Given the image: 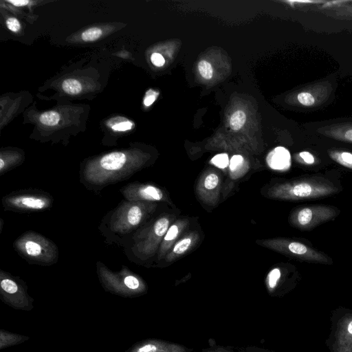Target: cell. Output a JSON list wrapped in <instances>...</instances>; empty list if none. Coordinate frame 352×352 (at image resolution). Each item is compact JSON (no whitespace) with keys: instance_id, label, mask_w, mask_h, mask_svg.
<instances>
[{"instance_id":"obj_2","label":"cell","mask_w":352,"mask_h":352,"mask_svg":"<svg viewBox=\"0 0 352 352\" xmlns=\"http://www.w3.org/2000/svg\"><path fill=\"white\" fill-rule=\"evenodd\" d=\"M155 208L154 202L125 200L107 214L100 230L107 239L124 245L141 230Z\"/></svg>"},{"instance_id":"obj_29","label":"cell","mask_w":352,"mask_h":352,"mask_svg":"<svg viewBox=\"0 0 352 352\" xmlns=\"http://www.w3.org/2000/svg\"><path fill=\"white\" fill-rule=\"evenodd\" d=\"M199 352H236L233 347L230 346H222L217 344H212L209 341V346L203 349Z\"/></svg>"},{"instance_id":"obj_11","label":"cell","mask_w":352,"mask_h":352,"mask_svg":"<svg viewBox=\"0 0 352 352\" xmlns=\"http://www.w3.org/2000/svg\"><path fill=\"white\" fill-rule=\"evenodd\" d=\"M340 210L331 206L310 205L296 208L289 217L291 224L301 230H309L335 219Z\"/></svg>"},{"instance_id":"obj_31","label":"cell","mask_w":352,"mask_h":352,"mask_svg":"<svg viewBox=\"0 0 352 352\" xmlns=\"http://www.w3.org/2000/svg\"><path fill=\"white\" fill-rule=\"evenodd\" d=\"M6 25L10 30L14 32H18L21 28L19 21L14 17L8 18L6 21Z\"/></svg>"},{"instance_id":"obj_33","label":"cell","mask_w":352,"mask_h":352,"mask_svg":"<svg viewBox=\"0 0 352 352\" xmlns=\"http://www.w3.org/2000/svg\"><path fill=\"white\" fill-rule=\"evenodd\" d=\"M151 60L157 67H162L165 63L164 58L159 53H153L151 56Z\"/></svg>"},{"instance_id":"obj_12","label":"cell","mask_w":352,"mask_h":352,"mask_svg":"<svg viewBox=\"0 0 352 352\" xmlns=\"http://www.w3.org/2000/svg\"><path fill=\"white\" fill-rule=\"evenodd\" d=\"M335 82L330 80H322L305 85L296 94L297 104L305 110H313L330 101Z\"/></svg>"},{"instance_id":"obj_13","label":"cell","mask_w":352,"mask_h":352,"mask_svg":"<svg viewBox=\"0 0 352 352\" xmlns=\"http://www.w3.org/2000/svg\"><path fill=\"white\" fill-rule=\"evenodd\" d=\"M120 192L127 201L155 202L166 201L164 191L150 184L134 182L122 187Z\"/></svg>"},{"instance_id":"obj_30","label":"cell","mask_w":352,"mask_h":352,"mask_svg":"<svg viewBox=\"0 0 352 352\" xmlns=\"http://www.w3.org/2000/svg\"><path fill=\"white\" fill-rule=\"evenodd\" d=\"M297 160L307 165L313 164L315 162V157L308 151H302L297 155Z\"/></svg>"},{"instance_id":"obj_35","label":"cell","mask_w":352,"mask_h":352,"mask_svg":"<svg viewBox=\"0 0 352 352\" xmlns=\"http://www.w3.org/2000/svg\"><path fill=\"white\" fill-rule=\"evenodd\" d=\"M155 100V96L153 95H148L144 100L146 106H150Z\"/></svg>"},{"instance_id":"obj_1","label":"cell","mask_w":352,"mask_h":352,"mask_svg":"<svg viewBox=\"0 0 352 352\" xmlns=\"http://www.w3.org/2000/svg\"><path fill=\"white\" fill-rule=\"evenodd\" d=\"M142 165L124 152H111L85 165L80 171V179L87 188L100 190L108 185L129 178Z\"/></svg>"},{"instance_id":"obj_10","label":"cell","mask_w":352,"mask_h":352,"mask_svg":"<svg viewBox=\"0 0 352 352\" xmlns=\"http://www.w3.org/2000/svg\"><path fill=\"white\" fill-rule=\"evenodd\" d=\"M311 135L328 141L352 144V118H338L305 123Z\"/></svg>"},{"instance_id":"obj_36","label":"cell","mask_w":352,"mask_h":352,"mask_svg":"<svg viewBox=\"0 0 352 352\" xmlns=\"http://www.w3.org/2000/svg\"><path fill=\"white\" fill-rule=\"evenodd\" d=\"M348 331L352 334V321L349 323L348 326Z\"/></svg>"},{"instance_id":"obj_26","label":"cell","mask_w":352,"mask_h":352,"mask_svg":"<svg viewBox=\"0 0 352 352\" xmlns=\"http://www.w3.org/2000/svg\"><path fill=\"white\" fill-rule=\"evenodd\" d=\"M210 163L220 169H226L229 166L230 159L228 154L219 153L210 160Z\"/></svg>"},{"instance_id":"obj_5","label":"cell","mask_w":352,"mask_h":352,"mask_svg":"<svg viewBox=\"0 0 352 352\" xmlns=\"http://www.w3.org/2000/svg\"><path fill=\"white\" fill-rule=\"evenodd\" d=\"M170 223L166 216L156 219L146 230H139L124 246L127 256L146 261L157 252Z\"/></svg>"},{"instance_id":"obj_4","label":"cell","mask_w":352,"mask_h":352,"mask_svg":"<svg viewBox=\"0 0 352 352\" xmlns=\"http://www.w3.org/2000/svg\"><path fill=\"white\" fill-rule=\"evenodd\" d=\"M97 274L102 287L111 294L136 298L147 293L148 286L143 278L124 266L119 272H113L98 262Z\"/></svg>"},{"instance_id":"obj_19","label":"cell","mask_w":352,"mask_h":352,"mask_svg":"<svg viewBox=\"0 0 352 352\" xmlns=\"http://www.w3.org/2000/svg\"><path fill=\"white\" fill-rule=\"evenodd\" d=\"M228 168L230 178L237 179L248 172L249 165L242 155H234L230 160Z\"/></svg>"},{"instance_id":"obj_25","label":"cell","mask_w":352,"mask_h":352,"mask_svg":"<svg viewBox=\"0 0 352 352\" xmlns=\"http://www.w3.org/2000/svg\"><path fill=\"white\" fill-rule=\"evenodd\" d=\"M246 116L242 111H235L231 116L230 120V127L234 130H239L245 124Z\"/></svg>"},{"instance_id":"obj_17","label":"cell","mask_w":352,"mask_h":352,"mask_svg":"<svg viewBox=\"0 0 352 352\" xmlns=\"http://www.w3.org/2000/svg\"><path fill=\"white\" fill-rule=\"evenodd\" d=\"M198 239L199 235L195 232H191L178 239L165 256V261L170 263L181 257L195 245Z\"/></svg>"},{"instance_id":"obj_23","label":"cell","mask_w":352,"mask_h":352,"mask_svg":"<svg viewBox=\"0 0 352 352\" xmlns=\"http://www.w3.org/2000/svg\"><path fill=\"white\" fill-rule=\"evenodd\" d=\"M62 88L67 94L75 95L81 91L82 85L78 80L74 78H68L63 82Z\"/></svg>"},{"instance_id":"obj_15","label":"cell","mask_w":352,"mask_h":352,"mask_svg":"<svg viewBox=\"0 0 352 352\" xmlns=\"http://www.w3.org/2000/svg\"><path fill=\"white\" fill-rule=\"evenodd\" d=\"M184 345L157 338L142 340L133 344L125 352H191Z\"/></svg>"},{"instance_id":"obj_9","label":"cell","mask_w":352,"mask_h":352,"mask_svg":"<svg viewBox=\"0 0 352 352\" xmlns=\"http://www.w3.org/2000/svg\"><path fill=\"white\" fill-rule=\"evenodd\" d=\"M6 210L17 212H34L49 209L53 198L47 192L38 190H19L13 192L2 199Z\"/></svg>"},{"instance_id":"obj_22","label":"cell","mask_w":352,"mask_h":352,"mask_svg":"<svg viewBox=\"0 0 352 352\" xmlns=\"http://www.w3.org/2000/svg\"><path fill=\"white\" fill-rule=\"evenodd\" d=\"M282 276V272L279 267L272 269L266 276L265 286L270 294L276 292Z\"/></svg>"},{"instance_id":"obj_7","label":"cell","mask_w":352,"mask_h":352,"mask_svg":"<svg viewBox=\"0 0 352 352\" xmlns=\"http://www.w3.org/2000/svg\"><path fill=\"white\" fill-rule=\"evenodd\" d=\"M0 298L11 308L30 311L34 308V298L28 292V287L23 280L1 271Z\"/></svg>"},{"instance_id":"obj_34","label":"cell","mask_w":352,"mask_h":352,"mask_svg":"<svg viewBox=\"0 0 352 352\" xmlns=\"http://www.w3.org/2000/svg\"><path fill=\"white\" fill-rule=\"evenodd\" d=\"M7 2H8L11 4H13L14 6H24L30 3L29 1H25V0H20V1L7 0Z\"/></svg>"},{"instance_id":"obj_16","label":"cell","mask_w":352,"mask_h":352,"mask_svg":"<svg viewBox=\"0 0 352 352\" xmlns=\"http://www.w3.org/2000/svg\"><path fill=\"white\" fill-rule=\"evenodd\" d=\"M187 225L186 219H178L169 226L157 252L158 261L165 258Z\"/></svg>"},{"instance_id":"obj_6","label":"cell","mask_w":352,"mask_h":352,"mask_svg":"<svg viewBox=\"0 0 352 352\" xmlns=\"http://www.w3.org/2000/svg\"><path fill=\"white\" fill-rule=\"evenodd\" d=\"M14 248L21 257L32 264L52 265L58 258L56 244L34 232L21 234L14 243Z\"/></svg>"},{"instance_id":"obj_24","label":"cell","mask_w":352,"mask_h":352,"mask_svg":"<svg viewBox=\"0 0 352 352\" xmlns=\"http://www.w3.org/2000/svg\"><path fill=\"white\" fill-rule=\"evenodd\" d=\"M60 115L54 111H47L40 116V122L47 126H55L60 120Z\"/></svg>"},{"instance_id":"obj_28","label":"cell","mask_w":352,"mask_h":352,"mask_svg":"<svg viewBox=\"0 0 352 352\" xmlns=\"http://www.w3.org/2000/svg\"><path fill=\"white\" fill-rule=\"evenodd\" d=\"M198 69L201 76L206 79H210L213 75L212 65L206 60H201L198 64Z\"/></svg>"},{"instance_id":"obj_14","label":"cell","mask_w":352,"mask_h":352,"mask_svg":"<svg viewBox=\"0 0 352 352\" xmlns=\"http://www.w3.org/2000/svg\"><path fill=\"white\" fill-rule=\"evenodd\" d=\"M221 184V178L218 173L209 170L204 173L196 187L198 197L206 204L216 205L219 201Z\"/></svg>"},{"instance_id":"obj_18","label":"cell","mask_w":352,"mask_h":352,"mask_svg":"<svg viewBox=\"0 0 352 352\" xmlns=\"http://www.w3.org/2000/svg\"><path fill=\"white\" fill-rule=\"evenodd\" d=\"M266 162L272 170L285 171L291 166V155L287 149L278 146L268 153Z\"/></svg>"},{"instance_id":"obj_3","label":"cell","mask_w":352,"mask_h":352,"mask_svg":"<svg viewBox=\"0 0 352 352\" xmlns=\"http://www.w3.org/2000/svg\"><path fill=\"white\" fill-rule=\"evenodd\" d=\"M340 191L329 180L307 177L276 184L268 189V197L285 201H302L328 197Z\"/></svg>"},{"instance_id":"obj_32","label":"cell","mask_w":352,"mask_h":352,"mask_svg":"<svg viewBox=\"0 0 352 352\" xmlns=\"http://www.w3.org/2000/svg\"><path fill=\"white\" fill-rule=\"evenodd\" d=\"M133 126L132 122L129 121H125L119 122L111 126L112 129L117 131H124L130 130Z\"/></svg>"},{"instance_id":"obj_21","label":"cell","mask_w":352,"mask_h":352,"mask_svg":"<svg viewBox=\"0 0 352 352\" xmlns=\"http://www.w3.org/2000/svg\"><path fill=\"white\" fill-rule=\"evenodd\" d=\"M327 153L332 160L352 170V151L344 148H331Z\"/></svg>"},{"instance_id":"obj_20","label":"cell","mask_w":352,"mask_h":352,"mask_svg":"<svg viewBox=\"0 0 352 352\" xmlns=\"http://www.w3.org/2000/svg\"><path fill=\"white\" fill-rule=\"evenodd\" d=\"M30 337L24 335L10 332L7 330H0V349L13 346L28 340Z\"/></svg>"},{"instance_id":"obj_8","label":"cell","mask_w":352,"mask_h":352,"mask_svg":"<svg viewBox=\"0 0 352 352\" xmlns=\"http://www.w3.org/2000/svg\"><path fill=\"white\" fill-rule=\"evenodd\" d=\"M261 245L302 261L322 264L332 263V260L326 254L308 245L294 239H271L261 241Z\"/></svg>"},{"instance_id":"obj_27","label":"cell","mask_w":352,"mask_h":352,"mask_svg":"<svg viewBox=\"0 0 352 352\" xmlns=\"http://www.w3.org/2000/svg\"><path fill=\"white\" fill-rule=\"evenodd\" d=\"M102 30L98 28H91L82 33L81 37L84 41H94L102 35Z\"/></svg>"}]
</instances>
